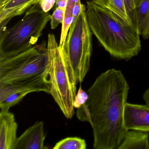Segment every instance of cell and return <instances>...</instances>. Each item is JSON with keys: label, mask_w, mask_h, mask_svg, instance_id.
Listing matches in <instances>:
<instances>
[{"label": "cell", "mask_w": 149, "mask_h": 149, "mask_svg": "<svg viewBox=\"0 0 149 149\" xmlns=\"http://www.w3.org/2000/svg\"><path fill=\"white\" fill-rule=\"evenodd\" d=\"M149 149V133L140 131H128L118 149Z\"/></svg>", "instance_id": "obj_12"}, {"label": "cell", "mask_w": 149, "mask_h": 149, "mask_svg": "<svg viewBox=\"0 0 149 149\" xmlns=\"http://www.w3.org/2000/svg\"><path fill=\"white\" fill-rule=\"evenodd\" d=\"M65 11L61 8L57 7L51 15L50 25L52 29L56 28L60 24H63L64 19Z\"/></svg>", "instance_id": "obj_17"}, {"label": "cell", "mask_w": 149, "mask_h": 149, "mask_svg": "<svg viewBox=\"0 0 149 149\" xmlns=\"http://www.w3.org/2000/svg\"><path fill=\"white\" fill-rule=\"evenodd\" d=\"M125 128L149 132V105L126 103L124 112Z\"/></svg>", "instance_id": "obj_8"}, {"label": "cell", "mask_w": 149, "mask_h": 149, "mask_svg": "<svg viewBox=\"0 0 149 149\" xmlns=\"http://www.w3.org/2000/svg\"><path fill=\"white\" fill-rule=\"evenodd\" d=\"M85 139L77 137H68L62 139L56 144L54 149H86Z\"/></svg>", "instance_id": "obj_15"}, {"label": "cell", "mask_w": 149, "mask_h": 149, "mask_svg": "<svg viewBox=\"0 0 149 149\" xmlns=\"http://www.w3.org/2000/svg\"><path fill=\"white\" fill-rule=\"evenodd\" d=\"M86 8L81 10L70 26L64 44L60 47L74 75L76 83L82 82L90 66L92 54V33L86 15Z\"/></svg>", "instance_id": "obj_6"}, {"label": "cell", "mask_w": 149, "mask_h": 149, "mask_svg": "<svg viewBox=\"0 0 149 149\" xmlns=\"http://www.w3.org/2000/svg\"><path fill=\"white\" fill-rule=\"evenodd\" d=\"M88 98V93L84 91L82 89L81 86L80 85L73 102L74 108L79 109L87 102Z\"/></svg>", "instance_id": "obj_18"}, {"label": "cell", "mask_w": 149, "mask_h": 149, "mask_svg": "<svg viewBox=\"0 0 149 149\" xmlns=\"http://www.w3.org/2000/svg\"><path fill=\"white\" fill-rule=\"evenodd\" d=\"M148 133H149V132H148Z\"/></svg>", "instance_id": "obj_25"}, {"label": "cell", "mask_w": 149, "mask_h": 149, "mask_svg": "<svg viewBox=\"0 0 149 149\" xmlns=\"http://www.w3.org/2000/svg\"><path fill=\"white\" fill-rule=\"evenodd\" d=\"M77 118L82 122H88L91 123V117L90 112L88 104L85 103L80 108L78 109L77 111Z\"/></svg>", "instance_id": "obj_19"}, {"label": "cell", "mask_w": 149, "mask_h": 149, "mask_svg": "<svg viewBox=\"0 0 149 149\" xmlns=\"http://www.w3.org/2000/svg\"><path fill=\"white\" fill-rule=\"evenodd\" d=\"M130 87L122 71L102 73L88 90L95 149H118L128 132L124 122Z\"/></svg>", "instance_id": "obj_1"}, {"label": "cell", "mask_w": 149, "mask_h": 149, "mask_svg": "<svg viewBox=\"0 0 149 149\" xmlns=\"http://www.w3.org/2000/svg\"><path fill=\"white\" fill-rule=\"evenodd\" d=\"M47 76L48 58L45 42L0 60V85L31 82Z\"/></svg>", "instance_id": "obj_5"}, {"label": "cell", "mask_w": 149, "mask_h": 149, "mask_svg": "<svg viewBox=\"0 0 149 149\" xmlns=\"http://www.w3.org/2000/svg\"><path fill=\"white\" fill-rule=\"evenodd\" d=\"M43 123L38 121L18 138L15 149H46Z\"/></svg>", "instance_id": "obj_10"}, {"label": "cell", "mask_w": 149, "mask_h": 149, "mask_svg": "<svg viewBox=\"0 0 149 149\" xmlns=\"http://www.w3.org/2000/svg\"><path fill=\"white\" fill-rule=\"evenodd\" d=\"M138 28L144 39H149V0H143L137 8Z\"/></svg>", "instance_id": "obj_13"}, {"label": "cell", "mask_w": 149, "mask_h": 149, "mask_svg": "<svg viewBox=\"0 0 149 149\" xmlns=\"http://www.w3.org/2000/svg\"><path fill=\"white\" fill-rule=\"evenodd\" d=\"M128 16L132 25L138 30L136 8L134 0H123ZM139 31V30H138Z\"/></svg>", "instance_id": "obj_16"}, {"label": "cell", "mask_w": 149, "mask_h": 149, "mask_svg": "<svg viewBox=\"0 0 149 149\" xmlns=\"http://www.w3.org/2000/svg\"><path fill=\"white\" fill-rule=\"evenodd\" d=\"M143 98L146 104L149 105V88L146 91L143 95Z\"/></svg>", "instance_id": "obj_22"}, {"label": "cell", "mask_w": 149, "mask_h": 149, "mask_svg": "<svg viewBox=\"0 0 149 149\" xmlns=\"http://www.w3.org/2000/svg\"><path fill=\"white\" fill-rule=\"evenodd\" d=\"M143 1V0H134V3H135L136 8H137L140 5Z\"/></svg>", "instance_id": "obj_23"}, {"label": "cell", "mask_w": 149, "mask_h": 149, "mask_svg": "<svg viewBox=\"0 0 149 149\" xmlns=\"http://www.w3.org/2000/svg\"><path fill=\"white\" fill-rule=\"evenodd\" d=\"M86 12L91 33L111 56L128 61L139 54L140 34L132 24L92 1H87Z\"/></svg>", "instance_id": "obj_2"}, {"label": "cell", "mask_w": 149, "mask_h": 149, "mask_svg": "<svg viewBox=\"0 0 149 149\" xmlns=\"http://www.w3.org/2000/svg\"><path fill=\"white\" fill-rule=\"evenodd\" d=\"M55 3H56L55 0H41L39 4L44 12L48 13L53 8Z\"/></svg>", "instance_id": "obj_20"}, {"label": "cell", "mask_w": 149, "mask_h": 149, "mask_svg": "<svg viewBox=\"0 0 149 149\" xmlns=\"http://www.w3.org/2000/svg\"><path fill=\"white\" fill-rule=\"evenodd\" d=\"M51 15L40 4L29 8L13 26L1 31L0 60L16 55L36 45Z\"/></svg>", "instance_id": "obj_3"}, {"label": "cell", "mask_w": 149, "mask_h": 149, "mask_svg": "<svg viewBox=\"0 0 149 149\" xmlns=\"http://www.w3.org/2000/svg\"><path fill=\"white\" fill-rule=\"evenodd\" d=\"M9 0H0V8L2 7Z\"/></svg>", "instance_id": "obj_24"}, {"label": "cell", "mask_w": 149, "mask_h": 149, "mask_svg": "<svg viewBox=\"0 0 149 149\" xmlns=\"http://www.w3.org/2000/svg\"><path fill=\"white\" fill-rule=\"evenodd\" d=\"M41 0H9L0 8L1 31L5 30L9 21L15 16L21 15Z\"/></svg>", "instance_id": "obj_11"}, {"label": "cell", "mask_w": 149, "mask_h": 149, "mask_svg": "<svg viewBox=\"0 0 149 149\" xmlns=\"http://www.w3.org/2000/svg\"><path fill=\"white\" fill-rule=\"evenodd\" d=\"M50 93L68 119L74 115L73 102L77 94L76 83L68 61L54 35L49 34L47 44Z\"/></svg>", "instance_id": "obj_4"}, {"label": "cell", "mask_w": 149, "mask_h": 149, "mask_svg": "<svg viewBox=\"0 0 149 149\" xmlns=\"http://www.w3.org/2000/svg\"><path fill=\"white\" fill-rule=\"evenodd\" d=\"M44 91L50 93V82L48 76L26 83L0 85L1 110H9L19 103L27 94Z\"/></svg>", "instance_id": "obj_7"}, {"label": "cell", "mask_w": 149, "mask_h": 149, "mask_svg": "<svg viewBox=\"0 0 149 149\" xmlns=\"http://www.w3.org/2000/svg\"><path fill=\"white\" fill-rule=\"evenodd\" d=\"M81 0H67V6L65 10L64 21L62 24L61 33L59 46L61 47L65 43L68 33L72 22H74L73 10L75 5Z\"/></svg>", "instance_id": "obj_14"}, {"label": "cell", "mask_w": 149, "mask_h": 149, "mask_svg": "<svg viewBox=\"0 0 149 149\" xmlns=\"http://www.w3.org/2000/svg\"><path fill=\"white\" fill-rule=\"evenodd\" d=\"M18 125L9 110L0 112V149H15Z\"/></svg>", "instance_id": "obj_9"}, {"label": "cell", "mask_w": 149, "mask_h": 149, "mask_svg": "<svg viewBox=\"0 0 149 149\" xmlns=\"http://www.w3.org/2000/svg\"><path fill=\"white\" fill-rule=\"evenodd\" d=\"M55 1L57 7L61 8L65 11L67 6V0H55Z\"/></svg>", "instance_id": "obj_21"}]
</instances>
